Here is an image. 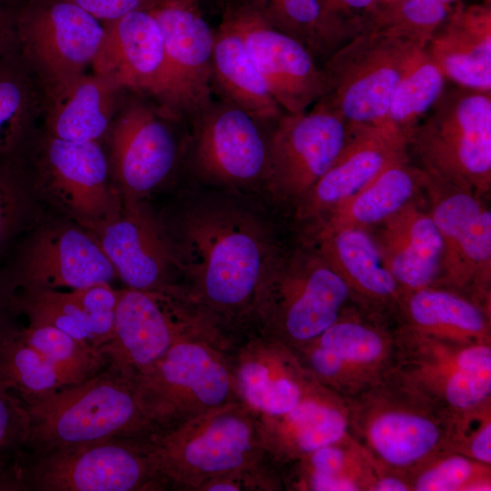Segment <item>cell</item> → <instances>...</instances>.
I'll use <instances>...</instances> for the list:
<instances>
[{
	"label": "cell",
	"instance_id": "28",
	"mask_svg": "<svg viewBox=\"0 0 491 491\" xmlns=\"http://www.w3.org/2000/svg\"><path fill=\"white\" fill-rule=\"evenodd\" d=\"M311 234L312 247L340 276L358 304L382 313L395 311L403 291L368 229L348 227Z\"/></svg>",
	"mask_w": 491,
	"mask_h": 491
},
{
	"label": "cell",
	"instance_id": "26",
	"mask_svg": "<svg viewBox=\"0 0 491 491\" xmlns=\"http://www.w3.org/2000/svg\"><path fill=\"white\" fill-rule=\"evenodd\" d=\"M369 231L403 293L439 286L443 242L427 206L412 201Z\"/></svg>",
	"mask_w": 491,
	"mask_h": 491
},
{
	"label": "cell",
	"instance_id": "30",
	"mask_svg": "<svg viewBox=\"0 0 491 491\" xmlns=\"http://www.w3.org/2000/svg\"><path fill=\"white\" fill-rule=\"evenodd\" d=\"M128 91L94 72L45 98L40 128L71 142H100Z\"/></svg>",
	"mask_w": 491,
	"mask_h": 491
},
{
	"label": "cell",
	"instance_id": "44",
	"mask_svg": "<svg viewBox=\"0 0 491 491\" xmlns=\"http://www.w3.org/2000/svg\"><path fill=\"white\" fill-rule=\"evenodd\" d=\"M29 193L21 165L0 164V259L25 223Z\"/></svg>",
	"mask_w": 491,
	"mask_h": 491
},
{
	"label": "cell",
	"instance_id": "11",
	"mask_svg": "<svg viewBox=\"0 0 491 491\" xmlns=\"http://www.w3.org/2000/svg\"><path fill=\"white\" fill-rule=\"evenodd\" d=\"M21 167L32 192L44 194L69 219L91 231L122 205L100 142H71L41 128Z\"/></svg>",
	"mask_w": 491,
	"mask_h": 491
},
{
	"label": "cell",
	"instance_id": "32",
	"mask_svg": "<svg viewBox=\"0 0 491 491\" xmlns=\"http://www.w3.org/2000/svg\"><path fill=\"white\" fill-rule=\"evenodd\" d=\"M426 173L402 158L384 169L359 192L312 226V232L356 227L371 229L417 199L424 192Z\"/></svg>",
	"mask_w": 491,
	"mask_h": 491
},
{
	"label": "cell",
	"instance_id": "35",
	"mask_svg": "<svg viewBox=\"0 0 491 491\" xmlns=\"http://www.w3.org/2000/svg\"><path fill=\"white\" fill-rule=\"evenodd\" d=\"M378 469L349 436L281 468L284 490L371 491Z\"/></svg>",
	"mask_w": 491,
	"mask_h": 491
},
{
	"label": "cell",
	"instance_id": "55",
	"mask_svg": "<svg viewBox=\"0 0 491 491\" xmlns=\"http://www.w3.org/2000/svg\"><path fill=\"white\" fill-rule=\"evenodd\" d=\"M225 1H226V0H217V3H218V5H220L223 4Z\"/></svg>",
	"mask_w": 491,
	"mask_h": 491
},
{
	"label": "cell",
	"instance_id": "48",
	"mask_svg": "<svg viewBox=\"0 0 491 491\" xmlns=\"http://www.w3.org/2000/svg\"><path fill=\"white\" fill-rule=\"evenodd\" d=\"M102 23L138 10H152L163 0H71Z\"/></svg>",
	"mask_w": 491,
	"mask_h": 491
},
{
	"label": "cell",
	"instance_id": "14",
	"mask_svg": "<svg viewBox=\"0 0 491 491\" xmlns=\"http://www.w3.org/2000/svg\"><path fill=\"white\" fill-rule=\"evenodd\" d=\"M291 348L317 382L346 399L388 374L395 356L394 328L382 312L355 302L317 337Z\"/></svg>",
	"mask_w": 491,
	"mask_h": 491
},
{
	"label": "cell",
	"instance_id": "2",
	"mask_svg": "<svg viewBox=\"0 0 491 491\" xmlns=\"http://www.w3.org/2000/svg\"><path fill=\"white\" fill-rule=\"evenodd\" d=\"M147 444L157 490L198 491L212 478L269 457L261 416L241 401L153 433Z\"/></svg>",
	"mask_w": 491,
	"mask_h": 491
},
{
	"label": "cell",
	"instance_id": "53",
	"mask_svg": "<svg viewBox=\"0 0 491 491\" xmlns=\"http://www.w3.org/2000/svg\"><path fill=\"white\" fill-rule=\"evenodd\" d=\"M396 1V0H376V5L378 9L377 15L383 10L386 9L388 6L392 5Z\"/></svg>",
	"mask_w": 491,
	"mask_h": 491
},
{
	"label": "cell",
	"instance_id": "20",
	"mask_svg": "<svg viewBox=\"0 0 491 491\" xmlns=\"http://www.w3.org/2000/svg\"><path fill=\"white\" fill-rule=\"evenodd\" d=\"M160 27L165 70L155 101L184 121L212 99L215 30L197 4L164 1L150 10Z\"/></svg>",
	"mask_w": 491,
	"mask_h": 491
},
{
	"label": "cell",
	"instance_id": "36",
	"mask_svg": "<svg viewBox=\"0 0 491 491\" xmlns=\"http://www.w3.org/2000/svg\"><path fill=\"white\" fill-rule=\"evenodd\" d=\"M446 80L426 47L419 48L395 89L383 123L401 133L408 143L416 125L445 91Z\"/></svg>",
	"mask_w": 491,
	"mask_h": 491
},
{
	"label": "cell",
	"instance_id": "5",
	"mask_svg": "<svg viewBox=\"0 0 491 491\" xmlns=\"http://www.w3.org/2000/svg\"><path fill=\"white\" fill-rule=\"evenodd\" d=\"M355 302L347 285L315 248L295 249L275 262L245 330L297 347L321 335Z\"/></svg>",
	"mask_w": 491,
	"mask_h": 491
},
{
	"label": "cell",
	"instance_id": "23",
	"mask_svg": "<svg viewBox=\"0 0 491 491\" xmlns=\"http://www.w3.org/2000/svg\"><path fill=\"white\" fill-rule=\"evenodd\" d=\"M347 128L340 154L296 205L299 220L316 224L391 164L409 156L406 138L385 123Z\"/></svg>",
	"mask_w": 491,
	"mask_h": 491
},
{
	"label": "cell",
	"instance_id": "9",
	"mask_svg": "<svg viewBox=\"0 0 491 491\" xmlns=\"http://www.w3.org/2000/svg\"><path fill=\"white\" fill-rule=\"evenodd\" d=\"M228 334L179 285L159 290H119L113 338L99 349L107 368L134 380L153 367L178 341Z\"/></svg>",
	"mask_w": 491,
	"mask_h": 491
},
{
	"label": "cell",
	"instance_id": "47",
	"mask_svg": "<svg viewBox=\"0 0 491 491\" xmlns=\"http://www.w3.org/2000/svg\"><path fill=\"white\" fill-rule=\"evenodd\" d=\"M284 490L280 468L270 457L246 468L212 478L198 491H277Z\"/></svg>",
	"mask_w": 491,
	"mask_h": 491
},
{
	"label": "cell",
	"instance_id": "21",
	"mask_svg": "<svg viewBox=\"0 0 491 491\" xmlns=\"http://www.w3.org/2000/svg\"><path fill=\"white\" fill-rule=\"evenodd\" d=\"M115 278L95 235L73 221L37 230L6 277L15 293L75 290L96 283L111 284Z\"/></svg>",
	"mask_w": 491,
	"mask_h": 491
},
{
	"label": "cell",
	"instance_id": "15",
	"mask_svg": "<svg viewBox=\"0 0 491 491\" xmlns=\"http://www.w3.org/2000/svg\"><path fill=\"white\" fill-rule=\"evenodd\" d=\"M276 120L260 119L213 96L185 120L184 159L199 177L215 185L265 182Z\"/></svg>",
	"mask_w": 491,
	"mask_h": 491
},
{
	"label": "cell",
	"instance_id": "22",
	"mask_svg": "<svg viewBox=\"0 0 491 491\" xmlns=\"http://www.w3.org/2000/svg\"><path fill=\"white\" fill-rule=\"evenodd\" d=\"M228 353L239 401L260 416L286 414L316 382L289 346L253 330L235 336Z\"/></svg>",
	"mask_w": 491,
	"mask_h": 491
},
{
	"label": "cell",
	"instance_id": "45",
	"mask_svg": "<svg viewBox=\"0 0 491 491\" xmlns=\"http://www.w3.org/2000/svg\"><path fill=\"white\" fill-rule=\"evenodd\" d=\"M70 291L86 315L92 345L100 348L114 336L119 290L103 282Z\"/></svg>",
	"mask_w": 491,
	"mask_h": 491
},
{
	"label": "cell",
	"instance_id": "24",
	"mask_svg": "<svg viewBox=\"0 0 491 491\" xmlns=\"http://www.w3.org/2000/svg\"><path fill=\"white\" fill-rule=\"evenodd\" d=\"M91 232L126 288L175 285L168 281L171 266H176L170 240L143 203H123Z\"/></svg>",
	"mask_w": 491,
	"mask_h": 491
},
{
	"label": "cell",
	"instance_id": "56",
	"mask_svg": "<svg viewBox=\"0 0 491 491\" xmlns=\"http://www.w3.org/2000/svg\"><path fill=\"white\" fill-rule=\"evenodd\" d=\"M396 1H397V0H396ZM396 2H395V3H396Z\"/></svg>",
	"mask_w": 491,
	"mask_h": 491
},
{
	"label": "cell",
	"instance_id": "49",
	"mask_svg": "<svg viewBox=\"0 0 491 491\" xmlns=\"http://www.w3.org/2000/svg\"><path fill=\"white\" fill-rule=\"evenodd\" d=\"M340 5L352 37L369 29L378 13L376 0H340Z\"/></svg>",
	"mask_w": 491,
	"mask_h": 491
},
{
	"label": "cell",
	"instance_id": "33",
	"mask_svg": "<svg viewBox=\"0 0 491 491\" xmlns=\"http://www.w3.org/2000/svg\"><path fill=\"white\" fill-rule=\"evenodd\" d=\"M45 94L18 47L0 59V164L19 165L40 128Z\"/></svg>",
	"mask_w": 491,
	"mask_h": 491
},
{
	"label": "cell",
	"instance_id": "37",
	"mask_svg": "<svg viewBox=\"0 0 491 491\" xmlns=\"http://www.w3.org/2000/svg\"><path fill=\"white\" fill-rule=\"evenodd\" d=\"M0 383L25 406L65 386L55 367L15 326L0 338Z\"/></svg>",
	"mask_w": 491,
	"mask_h": 491
},
{
	"label": "cell",
	"instance_id": "8",
	"mask_svg": "<svg viewBox=\"0 0 491 491\" xmlns=\"http://www.w3.org/2000/svg\"><path fill=\"white\" fill-rule=\"evenodd\" d=\"M423 46L375 28L357 34L326 57L324 91L314 105L347 127L383 123L398 82Z\"/></svg>",
	"mask_w": 491,
	"mask_h": 491
},
{
	"label": "cell",
	"instance_id": "1",
	"mask_svg": "<svg viewBox=\"0 0 491 491\" xmlns=\"http://www.w3.org/2000/svg\"><path fill=\"white\" fill-rule=\"evenodd\" d=\"M170 243L186 296L228 334L246 329L281 254L267 225L235 205L205 203L183 214Z\"/></svg>",
	"mask_w": 491,
	"mask_h": 491
},
{
	"label": "cell",
	"instance_id": "38",
	"mask_svg": "<svg viewBox=\"0 0 491 491\" xmlns=\"http://www.w3.org/2000/svg\"><path fill=\"white\" fill-rule=\"evenodd\" d=\"M20 333L55 367L65 386L82 383L108 366L99 348L54 326L28 323Z\"/></svg>",
	"mask_w": 491,
	"mask_h": 491
},
{
	"label": "cell",
	"instance_id": "7",
	"mask_svg": "<svg viewBox=\"0 0 491 491\" xmlns=\"http://www.w3.org/2000/svg\"><path fill=\"white\" fill-rule=\"evenodd\" d=\"M408 151L427 175L486 198L491 190V92L444 91L416 125Z\"/></svg>",
	"mask_w": 491,
	"mask_h": 491
},
{
	"label": "cell",
	"instance_id": "41",
	"mask_svg": "<svg viewBox=\"0 0 491 491\" xmlns=\"http://www.w3.org/2000/svg\"><path fill=\"white\" fill-rule=\"evenodd\" d=\"M29 426L25 404L0 383V491L25 490L23 465Z\"/></svg>",
	"mask_w": 491,
	"mask_h": 491
},
{
	"label": "cell",
	"instance_id": "34",
	"mask_svg": "<svg viewBox=\"0 0 491 491\" xmlns=\"http://www.w3.org/2000/svg\"><path fill=\"white\" fill-rule=\"evenodd\" d=\"M211 91L214 97L260 119L276 120L284 113L238 35L222 22L215 30Z\"/></svg>",
	"mask_w": 491,
	"mask_h": 491
},
{
	"label": "cell",
	"instance_id": "16",
	"mask_svg": "<svg viewBox=\"0 0 491 491\" xmlns=\"http://www.w3.org/2000/svg\"><path fill=\"white\" fill-rule=\"evenodd\" d=\"M148 437H113L24 454L25 490L155 491Z\"/></svg>",
	"mask_w": 491,
	"mask_h": 491
},
{
	"label": "cell",
	"instance_id": "42",
	"mask_svg": "<svg viewBox=\"0 0 491 491\" xmlns=\"http://www.w3.org/2000/svg\"><path fill=\"white\" fill-rule=\"evenodd\" d=\"M459 0H397L380 12L370 28L427 44ZM369 28V29H370Z\"/></svg>",
	"mask_w": 491,
	"mask_h": 491
},
{
	"label": "cell",
	"instance_id": "17",
	"mask_svg": "<svg viewBox=\"0 0 491 491\" xmlns=\"http://www.w3.org/2000/svg\"><path fill=\"white\" fill-rule=\"evenodd\" d=\"M426 175L424 194L444 248L438 286L462 293L490 309L491 211L485 197Z\"/></svg>",
	"mask_w": 491,
	"mask_h": 491
},
{
	"label": "cell",
	"instance_id": "50",
	"mask_svg": "<svg viewBox=\"0 0 491 491\" xmlns=\"http://www.w3.org/2000/svg\"><path fill=\"white\" fill-rule=\"evenodd\" d=\"M17 0H0V59L17 49Z\"/></svg>",
	"mask_w": 491,
	"mask_h": 491
},
{
	"label": "cell",
	"instance_id": "29",
	"mask_svg": "<svg viewBox=\"0 0 491 491\" xmlns=\"http://www.w3.org/2000/svg\"><path fill=\"white\" fill-rule=\"evenodd\" d=\"M426 47L446 79L491 92L490 4L457 3Z\"/></svg>",
	"mask_w": 491,
	"mask_h": 491
},
{
	"label": "cell",
	"instance_id": "31",
	"mask_svg": "<svg viewBox=\"0 0 491 491\" xmlns=\"http://www.w3.org/2000/svg\"><path fill=\"white\" fill-rule=\"evenodd\" d=\"M402 326L464 345H491L490 310L443 286L404 292L394 311Z\"/></svg>",
	"mask_w": 491,
	"mask_h": 491
},
{
	"label": "cell",
	"instance_id": "40",
	"mask_svg": "<svg viewBox=\"0 0 491 491\" xmlns=\"http://www.w3.org/2000/svg\"><path fill=\"white\" fill-rule=\"evenodd\" d=\"M14 307L27 316L29 324L54 326L92 345L86 315L70 290L15 292Z\"/></svg>",
	"mask_w": 491,
	"mask_h": 491
},
{
	"label": "cell",
	"instance_id": "13",
	"mask_svg": "<svg viewBox=\"0 0 491 491\" xmlns=\"http://www.w3.org/2000/svg\"><path fill=\"white\" fill-rule=\"evenodd\" d=\"M17 47L45 98L92 68L104 24L71 0H17Z\"/></svg>",
	"mask_w": 491,
	"mask_h": 491
},
{
	"label": "cell",
	"instance_id": "46",
	"mask_svg": "<svg viewBox=\"0 0 491 491\" xmlns=\"http://www.w3.org/2000/svg\"><path fill=\"white\" fill-rule=\"evenodd\" d=\"M450 452L491 466V402L456 416Z\"/></svg>",
	"mask_w": 491,
	"mask_h": 491
},
{
	"label": "cell",
	"instance_id": "3",
	"mask_svg": "<svg viewBox=\"0 0 491 491\" xmlns=\"http://www.w3.org/2000/svg\"><path fill=\"white\" fill-rule=\"evenodd\" d=\"M346 401L349 436L379 471L408 476L450 452L456 416L386 376Z\"/></svg>",
	"mask_w": 491,
	"mask_h": 491
},
{
	"label": "cell",
	"instance_id": "19",
	"mask_svg": "<svg viewBox=\"0 0 491 491\" xmlns=\"http://www.w3.org/2000/svg\"><path fill=\"white\" fill-rule=\"evenodd\" d=\"M219 6L221 22L238 35L283 111L303 113L314 105L323 94L325 82L312 52L240 0H227Z\"/></svg>",
	"mask_w": 491,
	"mask_h": 491
},
{
	"label": "cell",
	"instance_id": "51",
	"mask_svg": "<svg viewBox=\"0 0 491 491\" xmlns=\"http://www.w3.org/2000/svg\"><path fill=\"white\" fill-rule=\"evenodd\" d=\"M371 491H412L408 476L397 473L379 471Z\"/></svg>",
	"mask_w": 491,
	"mask_h": 491
},
{
	"label": "cell",
	"instance_id": "54",
	"mask_svg": "<svg viewBox=\"0 0 491 491\" xmlns=\"http://www.w3.org/2000/svg\"><path fill=\"white\" fill-rule=\"evenodd\" d=\"M164 1H173V2H186V3H193V4H197V5H200V2L202 0H163Z\"/></svg>",
	"mask_w": 491,
	"mask_h": 491
},
{
	"label": "cell",
	"instance_id": "43",
	"mask_svg": "<svg viewBox=\"0 0 491 491\" xmlns=\"http://www.w3.org/2000/svg\"><path fill=\"white\" fill-rule=\"evenodd\" d=\"M240 1L252 7L270 25L301 42L316 57L321 56L317 0Z\"/></svg>",
	"mask_w": 491,
	"mask_h": 491
},
{
	"label": "cell",
	"instance_id": "27",
	"mask_svg": "<svg viewBox=\"0 0 491 491\" xmlns=\"http://www.w3.org/2000/svg\"><path fill=\"white\" fill-rule=\"evenodd\" d=\"M260 416L267 455L280 470L350 436L346 399L317 381L290 411Z\"/></svg>",
	"mask_w": 491,
	"mask_h": 491
},
{
	"label": "cell",
	"instance_id": "39",
	"mask_svg": "<svg viewBox=\"0 0 491 491\" xmlns=\"http://www.w3.org/2000/svg\"><path fill=\"white\" fill-rule=\"evenodd\" d=\"M408 478L412 491H490L491 466L446 452L418 467Z\"/></svg>",
	"mask_w": 491,
	"mask_h": 491
},
{
	"label": "cell",
	"instance_id": "4",
	"mask_svg": "<svg viewBox=\"0 0 491 491\" xmlns=\"http://www.w3.org/2000/svg\"><path fill=\"white\" fill-rule=\"evenodd\" d=\"M26 408L30 418L26 455L155 433L132 381L108 368L82 383L61 387Z\"/></svg>",
	"mask_w": 491,
	"mask_h": 491
},
{
	"label": "cell",
	"instance_id": "25",
	"mask_svg": "<svg viewBox=\"0 0 491 491\" xmlns=\"http://www.w3.org/2000/svg\"><path fill=\"white\" fill-rule=\"evenodd\" d=\"M103 24L105 35L92 72L155 100L164 75L165 46L151 11H134Z\"/></svg>",
	"mask_w": 491,
	"mask_h": 491
},
{
	"label": "cell",
	"instance_id": "10",
	"mask_svg": "<svg viewBox=\"0 0 491 491\" xmlns=\"http://www.w3.org/2000/svg\"><path fill=\"white\" fill-rule=\"evenodd\" d=\"M104 140L111 179L122 202L142 203L184 159L186 125L152 97L127 92Z\"/></svg>",
	"mask_w": 491,
	"mask_h": 491
},
{
	"label": "cell",
	"instance_id": "18",
	"mask_svg": "<svg viewBox=\"0 0 491 491\" xmlns=\"http://www.w3.org/2000/svg\"><path fill=\"white\" fill-rule=\"evenodd\" d=\"M347 135L344 121L318 105L284 112L271 129L264 183L277 200L297 205L335 162Z\"/></svg>",
	"mask_w": 491,
	"mask_h": 491
},
{
	"label": "cell",
	"instance_id": "52",
	"mask_svg": "<svg viewBox=\"0 0 491 491\" xmlns=\"http://www.w3.org/2000/svg\"><path fill=\"white\" fill-rule=\"evenodd\" d=\"M15 313L14 309V292L5 278L0 276V338L14 325L9 315Z\"/></svg>",
	"mask_w": 491,
	"mask_h": 491
},
{
	"label": "cell",
	"instance_id": "6",
	"mask_svg": "<svg viewBox=\"0 0 491 491\" xmlns=\"http://www.w3.org/2000/svg\"><path fill=\"white\" fill-rule=\"evenodd\" d=\"M232 339L222 335L184 338L132 383L156 432L175 428L231 401H239L229 357Z\"/></svg>",
	"mask_w": 491,
	"mask_h": 491
},
{
	"label": "cell",
	"instance_id": "12",
	"mask_svg": "<svg viewBox=\"0 0 491 491\" xmlns=\"http://www.w3.org/2000/svg\"><path fill=\"white\" fill-rule=\"evenodd\" d=\"M386 376L456 416L491 402V345L431 337L398 324Z\"/></svg>",
	"mask_w": 491,
	"mask_h": 491
}]
</instances>
